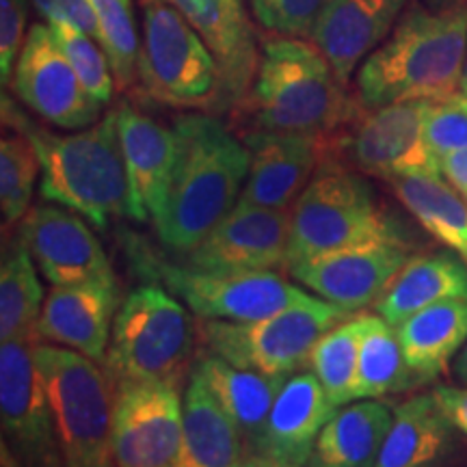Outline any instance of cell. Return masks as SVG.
Listing matches in <instances>:
<instances>
[{"mask_svg":"<svg viewBox=\"0 0 467 467\" xmlns=\"http://www.w3.org/2000/svg\"><path fill=\"white\" fill-rule=\"evenodd\" d=\"M457 3V0H429V7H443V5Z\"/></svg>","mask_w":467,"mask_h":467,"instance_id":"7dc6e473","label":"cell"},{"mask_svg":"<svg viewBox=\"0 0 467 467\" xmlns=\"http://www.w3.org/2000/svg\"><path fill=\"white\" fill-rule=\"evenodd\" d=\"M202 35L221 69V96L244 100L258 67L247 0H162Z\"/></svg>","mask_w":467,"mask_h":467,"instance_id":"ffe728a7","label":"cell"},{"mask_svg":"<svg viewBox=\"0 0 467 467\" xmlns=\"http://www.w3.org/2000/svg\"><path fill=\"white\" fill-rule=\"evenodd\" d=\"M100 28V44L113 67L115 85L130 89L139 83L141 39L130 0H89Z\"/></svg>","mask_w":467,"mask_h":467,"instance_id":"836d02e7","label":"cell"},{"mask_svg":"<svg viewBox=\"0 0 467 467\" xmlns=\"http://www.w3.org/2000/svg\"><path fill=\"white\" fill-rule=\"evenodd\" d=\"M232 467H265V461H262L260 457H251V454H247V457H243L238 463H234Z\"/></svg>","mask_w":467,"mask_h":467,"instance_id":"ee69618b","label":"cell"},{"mask_svg":"<svg viewBox=\"0 0 467 467\" xmlns=\"http://www.w3.org/2000/svg\"><path fill=\"white\" fill-rule=\"evenodd\" d=\"M249 148V175L241 192V206L290 210L301 195L320 161L329 150V139L309 132L251 130L244 137Z\"/></svg>","mask_w":467,"mask_h":467,"instance_id":"ac0fdd59","label":"cell"},{"mask_svg":"<svg viewBox=\"0 0 467 467\" xmlns=\"http://www.w3.org/2000/svg\"><path fill=\"white\" fill-rule=\"evenodd\" d=\"M3 121L33 143L42 165V197L66 206L100 230L110 221H141L121 150L117 110L74 134L37 126L3 96Z\"/></svg>","mask_w":467,"mask_h":467,"instance_id":"6da1fadb","label":"cell"},{"mask_svg":"<svg viewBox=\"0 0 467 467\" xmlns=\"http://www.w3.org/2000/svg\"><path fill=\"white\" fill-rule=\"evenodd\" d=\"M394 329L409 368L424 383L433 381L467 342V299H446L420 309Z\"/></svg>","mask_w":467,"mask_h":467,"instance_id":"f1b7e54d","label":"cell"},{"mask_svg":"<svg viewBox=\"0 0 467 467\" xmlns=\"http://www.w3.org/2000/svg\"><path fill=\"white\" fill-rule=\"evenodd\" d=\"M454 426L435 394L394 405V420L375 467H440L454 446Z\"/></svg>","mask_w":467,"mask_h":467,"instance_id":"4316f807","label":"cell"},{"mask_svg":"<svg viewBox=\"0 0 467 467\" xmlns=\"http://www.w3.org/2000/svg\"><path fill=\"white\" fill-rule=\"evenodd\" d=\"M115 282L52 285L37 325L39 340L104 361L113 334Z\"/></svg>","mask_w":467,"mask_h":467,"instance_id":"d6986e66","label":"cell"},{"mask_svg":"<svg viewBox=\"0 0 467 467\" xmlns=\"http://www.w3.org/2000/svg\"><path fill=\"white\" fill-rule=\"evenodd\" d=\"M418 383L424 381L409 368L394 327L379 314L366 317L355 400L385 399L416 388Z\"/></svg>","mask_w":467,"mask_h":467,"instance_id":"1f68e13d","label":"cell"},{"mask_svg":"<svg viewBox=\"0 0 467 467\" xmlns=\"http://www.w3.org/2000/svg\"><path fill=\"white\" fill-rule=\"evenodd\" d=\"M113 451L117 467H178L182 451L180 383H115Z\"/></svg>","mask_w":467,"mask_h":467,"instance_id":"4fadbf2b","label":"cell"},{"mask_svg":"<svg viewBox=\"0 0 467 467\" xmlns=\"http://www.w3.org/2000/svg\"><path fill=\"white\" fill-rule=\"evenodd\" d=\"M11 87L22 104L61 130H85L100 121L104 104L85 89L48 25L28 28Z\"/></svg>","mask_w":467,"mask_h":467,"instance_id":"5bb4252c","label":"cell"},{"mask_svg":"<svg viewBox=\"0 0 467 467\" xmlns=\"http://www.w3.org/2000/svg\"><path fill=\"white\" fill-rule=\"evenodd\" d=\"M195 368L200 370L214 399L219 400V405L236 422L247 454L260 457L268 413H271L273 402H275L285 379L238 368L213 353L203 355Z\"/></svg>","mask_w":467,"mask_h":467,"instance_id":"cb8c5ba5","label":"cell"},{"mask_svg":"<svg viewBox=\"0 0 467 467\" xmlns=\"http://www.w3.org/2000/svg\"><path fill=\"white\" fill-rule=\"evenodd\" d=\"M461 93L467 98V57H465V66H463V76H461Z\"/></svg>","mask_w":467,"mask_h":467,"instance_id":"f6af8a7d","label":"cell"},{"mask_svg":"<svg viewBox=\"0 0 467 467\" xmlns=\"http://www.w3.org/2000/svg\"><path fill=\"white\" fill-rule=\"evenodd\" d=\"M467 57V0L411 7L358 72V100L368 109L407 100H441L461 87Z\"/></svg>","mask_w":467,"mask_h":467,"instance_id":"7a4b0ae2","label":"cell"},{"mask_svg":"<svg viewBox=\"0 0 467 467\" xmlns=\"http://www.w3.org/2000/svg\"><path fill=\"white\" fill-rule=\"evenodd\" d=\"M244 104L255 130L309 132L327 139L359 109V100L348 98L318 46L303 37L265 42Z\"/></svg>","mask_w":467,"mask_h":467,"instance_id":"277c9868","label":"cell"},{"mask_svg":"<svg viewBox=\"0 0 467 467\" xmlns=\"http://www.w3.org/2000/svg\"><path fill=\"white\" fill-rule=\"evenodd\" d=\"M409 258V244L396 238L314 255L288 273L325 301L359 312L381 299Z\"/></svg>","mask_w":467,"mask_h":467,"instance_id":"2e32d148","label":"cell"},{"mask_svg":"<svg viewBox=\"0 0 467 467\" xmlns=\"http://www.w3.org/2000/svg\"><path fill=\"white\" fill-rule=\"evenodd\" d=\"M463 197H465V202H467V195H463Z\"/></svg>","mask_w":467,"mask_h":467,"instance_id":"c3c4849f","label":"cell"},{"mask_svg":"<svg viewBox=\"0 0 467 467\" xmlns=\"http://www.w3.org/2000/svg\"><path fill=\"white\" fill-rule=\"evenodd\" d=\"M400 238L366 178L327 150L290 208L288 268L314 255Z\"/></svg>","mask_w":467,"mask_h":467,"instance_id":"5b68a950","label":"cell"},{"mask_svg":"<svg viewBox=\"0 0 467 467\" xmlns=\"http://www.w3.org/2000/svg\"><path fill=\"white\" fill-rule=\"evenodd\" d=\"M394 420L383 399L348 402L320 431L307 467H375Z\"/></svg>","mask_w":467,"mask_h":467,"instance_id":"484cf974","label":"cell"},{"mask_svg":"<svg viewBox=\"0 0 467 467\" xmlns=\"http://www.w3.org/2000/svg\"><path fill=\"white\" fill-rule=\"evenodd\" d=\"M424 137L440 165L446 156L467 150V98L463 93L431 102Z\"/></svg>","mask_w":467,"mask_h":467,"instance_id":"74e56055","label":"cell"},{"mask_svg":"<svg viewBox=\"0 0 467 467\" xmlns=\"http://www.w3.org/2000/svg\"><path fill=\"white\" fill-rule=\"evenodd\" d=\"M433 100H407L368 109L355 115L329 139V154L359 173L389 180L396 175H443L424 137L426 113Z\"/></svg>","mask_w":467,"mask_h":467,"instance_id":"30bf717a","label":"cell"},{"mask_svg":"<svg viewBox=\"0 0 467 467\" xmlns=\"http://www.w3.org/2000/svg\"><path fill=\"white\" fill-rule=\"evenodd\" d=\"M405 5L407 0H327L309 39L344 87L359 63L388 39Z\"/></svg>","mask_w":467,"mask_h":467,"instance_id":"44dd1931","label":"cell"},{"mask_svg":"<svg viewBox=\"0 0 467 467\" xmlns=\"http://www.w3.org/2000/svg\"><path fill=\"white\" fill-rule=\"evenodd\" d=\"M441 173L461 195H467V150L446 156L441 161Z\"/></svg>","mask_w":467,"mask_h":467,"instance_id":"b9f144b4","label":"cell"},{"mask_svg":"<svg viewBox=\"0 0 467 467\" xmlns=\"http://www.w3.org/2000/svg\"><path fill=\"white\" fill-rule=\"evenodd\" d=\"M243 457L247 448L241 431L195 368L184 388L178 467H232Z\"/></svg>","mask_w":467,"mask_h":467,"instance_id":"d4e9b609","label":"cell"},{"mask_svg":"<svg viewBox=\"0 0 467 467\" xmlns=\"http://www.w3.org/2000/svg\"><path fill=\"white\" fill-rule=\"evenodd\" d=\"M262 461H265V467H303L295 463H277V461H268V459H262Z\"/></svg>","mask_w":467,"mask_h":467,"instance_id":"bcb514c9","label":"cell"},{"mask_svg":"<svg viewBox=\"0 0 467 467\" xmlns=\"http://www.w3.org/2000/svg\"><path fill=\"white\" fill-rule=\"evenodd\" d=\"M353 317L355 312L307 295L295 306L254 323L206 320L202 337L208 353L234 366L288 379L309 364L320 337Z\"/></svg>","mask_w":467,"mask_h":467,"instance_id":"ba28073f","label":"cell"},{"mask_svg":"<svg viewBox=\"0 0 467 467\" xmlns=\"http://www.w3.org/2000/svg\"><path fill=\"white\" fill-rule=\"evenodd\" d=\"M336 411L314 372L288 377L268 413L260 459L307 465L320 431Z\"/></svg>","mask_w":467,"mask_h":467,"instance_id":"603a6c76","label":"cell"},{"mask_svg":"<svg viewBox=\"0 0 467 467\" xmlns=\"http://www.w3.org/2000/svg\"><path fill=\"white\" fill-rule=\"evenodd\" d=\"M39 156L25 134H5L0 141V210L3 227L9 230L26 217L33 186L37 180Z\"/></svg>","mask_w":467,"mask_h":467,"instance_id":"e575fe53","label":"cell"},{"mask_svg":"<svg viewBox=\"0 0 467 467\" xmlns=\"http://www.w3.org/2000/svg\"><path fill=\"white\" fill-rule=\"evenodd\" d=\"M117 128L134 203L141 221L150 219L156 225L165 213L178 161V137L173 128L161 126L130 104H121L117 109Z\"/></svg>","mask_w":467,"mask_h":467,"instance_id":"7402d4cb","label":"cell"},{"mask_svg":"<svg viewBox=\"0 0 467 467\" xmlns=\"http://www.w3.org/2000/svg\"><path fill=\"white\" fill-rule=\"evenodd\" d=\"M139 80L150 98L169 107L200 109L221 98V69L213 50L162 0H141Z\"/></svg>","mask_w":467,"mask_h":467,"instance_id":"9c48e42d","label":"cell"},{"mask_svg":"<svg viewBox=\"0 0 467 467\" xmlns=\"http://www.w3.org/2000/svg\"><path fill=\"white\" fill-rule=\"evenodd\" d=\"M17 238L52 285L115 282L107 251L74 210L52 202L35 206Z\"/></svg>","mask_w":467,"mask_h":467,"instance_id":"9a60e30c","label":"cell"},{"mask_svg":"<svg viewBox=\"0 0 467 467\" xmlns=\"http://www.w3.org/2000/svg\"><path fill=\"white\" fill-rule=\"evenodd\" d=\"M26 0H0V80L9 85L17 57L25 46Z\"/></svg>","mask_w":467,"mask_h":467,"instance_id":"f35d334b","label":"cell"},{"mask_svg":"<svg viewBox=\"0 0 467 467\" xmlns=\"http://www.w3.org/2000/svg\"><path fill=\"white\" fill-rule=\"evenodd\" d=\"M394 195L435 241L467 265V202L443 175L411 173L388 180Z\"/></svg>","mask_w":467,"mask_h":467,"instance_id":"f546056e","label":"cell"},{"mask_svg":"<svg viewBox=\"0 0 467 467\" xmlns=\"http://www.w3.org/2000/svg\"><path fill=\"white\" fill-rule=\"evenodd\" d=\"M433 394L454 429L467 437V388L437 385Z\"/></svg>","mask_w":467,"mask_h":467,"instance_id":"60d3db41","label":"cell"},{"mask_svg":"<svg viewBox=\"0 0 467 467\" xmlns=\"http://www.w3.org/2000/svg\"><path fill=\"white\" fill-rule=\"evenodd\" d=\"M192 344L195 329L182 303L161 285H139L115 314L107 372L115 383H182Z\"/></svg>","mask_w":467,"mask_h":467,"instance_id":"52a82bcc","label":"cell"},{"mask_svg":"<svg viewBox=\"0 0 467 467\" xmlns=\"http://www.w3.org/2000/svg\"><path fill=\"white\" fill-rule=\"evenodd\" d=\"M364 327L366 317L344 320L329 334L320 337L312 355H309L307 366L312 368V372L323 385L325 394L337 409L355 400Z\"/></svg>","mask_w":467,"mask_h":467,"instance_id":"d6a6232c","label":"cell"},{"mask_svg":"<svg viewBox=\"0 0 467 467\" xmlns=\"http://www.w3.org/2000/svg\"><path fill=\"white\" fill-rule=\"evenodd\" d=\"M66 467H117L113 379L96 361L57 344L35 342Z\"/></svg>","mask_w":467,"mask_h":467,"instance_id":"8992f818","label":"cell"},{"mask_svg":"<svg viewBox=\"0 0 467 467\" xmlns=\"http://www.w3.org/2000/svg\"><path fill=\"white\" fill-rule=\"evenodd\" d=\"M33 5L48 25H69L100 42V28L89 0H33Z\"/></svg>","mask_w":467,"mask_h":467,"instance_id":"ab89813d","label":"cell"},{"mask_svg":"<svg viewBox=\"0 0 467 467\" xmlns=\"http://www.w3.org/2000/svg\"><path fill=\"white\" fill-rule=\"evenodd\" d=\"M61 50L83 80L85 89L100 104H109L115 91V76L102 44L85 31L69 25H48Z\"/></svg>","mask_w":467,"mask_h":467,"instance_id":"d590c367","label":"cell"},{"mask_svg":"<svg viewBox=\"0 0 467 467\" xmlns=\"http://www.w3.org/2000/svg\"><path fill=\"white\" fill-rule=\"evenodd\" d=\"M173 130L178 161L156 232L165 247L189 254L236 208L251 156L217 117L182 115Z\"/></svg>","mask_w":467,"mask_h":467,"instance_id":"3957f363","label":"cell"},{"mask_svg":"<svg viewBox=\"0 0 467 467\" xmlns=\"http://www.w3.org/2000/svg\"><path fill=\"white\" fill-rule=\"evenodd\" d=\"M452 375L461 385H465L467 388V342L463 344V348H461V353L457 355V358H454Z\"/></svg>","mask_w":467,"mask_h":467,"instance_id":"7bdbcfd3","label":"cell"},{"mask_svg":"<svg viewBox=\"0 0 467 467\" xmlns=\"http://www.w3.org/2000/svg\"><path fill=\"white\" fill-rule=\"evenodd\" d=\"M156 273L195 317L254 323L306 299V292L275 271H200L156 265Z\"/></svg>","mask_w":467,"mask_h":467,"instance_id":"7c38bea8","label":"cell"},{"mask_svg":"<svg viewBox=\"0 0 467 467\" xmlns=\"http://www.w3.org/2000/svg\"><path fill=\"white\" fill-rule=\"evenodd\" d=\"M44 285L20 238L5 249L0 266V337L37 342V325L44 309Z\"/></svg>","mask_w":467,"mask_h":467,"instance_id":"4dcf8cb0","label":"cell"},{"mask_svg":"<svg viewBox=\"0 0 467 467\" xmlns=\"http://www.w3.org/2000/svg\"><path fill=\"white\" fill-rule=\"evenodd\" d=\"M251 16L277 37H309L327 0H247Z\"/></svg>","mask_w":467,"mask_h":467,"instance_id":"8d00e7d4","label":"cell"},{"mask_svg":"<svg viewBox=\"0 0 467 467\" xmlns=\"http://www.w3.org/2000/svg\"><path fill=\"white\" fill-rule=\"evenodd\" d=\"M290 210L241 206L232 210L186 265L200 271H288Z\"/></svg>","mask_w":467,"mask_h":467,"instance_id":"e0dca14e","label":"cell"},{"mask_svg":"<svg viewBox=\"0 0 467 467\" xmlns=\"http://www.w3.org/2000/svg\"><path fill=\"white\" fill-rule=\"evenodd\" d=\"M446 299H467V265L452 251L409 258L375 303V309L396 327L420 309Z\"/></svg>","mask_w":467,"mask_h":467,"instance_id":"83f0119b","label":"cell"},{"mask_svg":"<svg viewBox=\"0 0 467 467\" xmlns=\"http://www.w3.org/2000/svg\"><path fill=\"white\" fill-rule=\"evenodd\" d=\"M0 420L3 467H66L35 342L0 347Z\"/></svg>","mask_w":467,"mask_h":467,"instance_id":"8fae6325","label":"cell"}]
</instances>
